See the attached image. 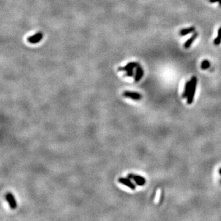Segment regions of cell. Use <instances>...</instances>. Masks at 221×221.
<instances>
[{
    "mask_svg": "<svg viewBox=\"0 0 221 221\" xmlns=\"http://www.w3.org/2000/svg\"><path fill=\"white\" fill-rule=\"evenodd\" d=\"M197 85V78L195 76H193L190 79V91L188 93V95L187 97V102L188 104H192L194 102V96H195V93L196 88Z\"/></svg>",
    "mask_w": 221,
    "mask_h": 221,
    "instance_id": "cell-1",
    "label": "cell"
},
{
    "mask_svg": "<svg viewBox=\"0 0 221 221\" xmlns=\"http://www.w3.org/2000/svg\"><path fill=\"white\" fill-rule=\"evenodd\" d=\"M138 65V63L136 62H131L127 64L124 67H120L118 70L119 71H126V76L128 77H131L133 76V69L136 68Z\"/></svg>",
    "mask_w": 221,
    "mask_h": 221,
    "instance_id": "cell-2",
    "label": "cell"
},
{
    "mask_svg": "<svg viewBox=\"0 0 221 221\" xmlns=\"http://www.w3.org/2000/svg\"><path fill=\"white\" fill-rule=\"evenodd\" d=\"M5 199L11 209H16L17 208V203L16 199L15 198L14 194L10 192H7L5 195Z\"/></svg>",
    "mask_w": 221,
    "mask_h": 221,
    "instance_id": "cell-3",
    "label": "cell"
},
{
    "mask_svg": "<svg viewBox=\"0 0 221 221\" xmlns=\"http://www.w3.org/2000/svg\"><path fill=\"white\" fill-rule=\"evenodd\" d=\"M127 177L130 178L131 180L134 181L136 184H137L139 186H144L146 183V179L144 178L143 176H140V175L135 174H133V173H129V174L127 175Z\"/></svg>",
    "mask_w": 221,
    "mask_h": 221,
    "instance_id": "cell-4",
    "label": "cell"
},
{
    "mask_svg": "<svg viewBox=\"0 0 221 221\" xmlns=\"http://www.w3.org/2000/svg\"><path fill=\"white\" fill-rule=\"evenodd\" d=\"M118 182L121 184L124 185V186L128 187L131 190H135L136 188V186L135 184L133 183L130 178H124V177H120L118 179Z\"/></svg>",
    "mask_w": 221,
    "mask_h": 221,
    "instance_id": "cell-5",
    "label": "cell"
},
{
    "mask_svg": "<svg viewBox=\"0 0 221 221\" xmlns=\"http://www.w3.org/2000/svg\"><path fill=\"white\" fill-rule=\"evenodd\" d=\"M123 96L126 98H129L135 101H139L141 100L142 96L140 93L136 92H131V91H125L123 93Z\"/></svg>",
    "mask_w": 221,
    "mask_h": 221,
    "instance_id": "cell-6",
    "label": "cell"
},
{
    "mask_svg": "<svg viewBox=\"0 0 221 221\" xmlns=\"http://www.w3.org/2000/svg\"><path fill=\"white\" fill-rule=\"evenodd\" d=\"M43 33H41V32H39V33H36V35L28 38V41L31 44H36L41 41V40L42 39V38H43Z\"/></svg>",
    "mask_w": 221,
    "mask_h": 221,
    "instance_id": "cell-7",
    "label": "cell"
},
{
    "mask_svg": "<svg viewBox=\"0 0 221 221\" xmlns=\"http://www.w3.org/2000/svg\"><path fill=\"white\" fill-rule=\"evenodd\" d=\"M144 75V71L142 70L140 65L138 64V65L136 67V74H135V81L136 82H138L141 80V79L142 77V76Z\"/></svg>",
    "mask_w": 221,
    "mask_h": 221,
    "instance_id": "cell-8",
    "label": "cell"
},
{
    "mask_svg": "<svg viewBox=\"0 0 221 221\" xmlns=\"http://www.w3.org/2000/svg\"><path fill=\"white\" fill-rule=\"evenodd\" d=\"M197 36H198V33H194V35H192V36L187 40V41H186V42H185L184 45L185 48L186 49L189 48V47L191 46L192 43H194V41H195V39L197 38Z\"/></svg>",
    "mask_w": 221,
    "mask_h": 221,
    "instance_id": "cell-9",
    "label": "cell"
},
{
    "mask_svg": "<svg viewBox=\"0 0 221 221\" xmlns=\"http://www.w3.org/2000/svg\"><path fill=\"white\" fill-rule=\"evenodd\" d=\"M195 28L192 26V27H189L187 28H184V29H182L180 31L179 35L180 36H186L187 35H188V34L193 33V32L195 31Z\"/></svg>",
    "mask_w": 221,
    "mask_h": 221,
    "instance_id": "cell-10",
    "label": "cell"
},
{
    "mask_svg": "<svg viewBox=\"0 0 221 221\" xmlns=\"http://www.w3.org/2000/svg\"><path fill=\"white\" fill-rule=\"evenodd\" d=\"M190 81L187 82L186 83V85H185L184 90L183 93H182V98H187L188 95V93H189L190 91Z\"/></svg>",
    "mask_w": 221,
    "mask_h": 221,
    "instance_id": "cell-11",
    "label": "cell"
},
{
    "mask_svg": "<svg viewBox=\"0 0 221 221\" xmlns=\"http://www.w3.org/2000/svg\"><path fill=\"white\" fill-rule=\"evenodd\" d=\"M210 67V63L208 60H204L201 63V68L202 70H207Z\"/></svg>",
    "mask_w": 221,
    "mask_h": 221,
    "instance_id": "cell-12",
    "label": "cell"
},
{
    "mask_svg": "<svg viewBox=\"0 0 221 221\" xmlns=\"http://www.w3.org/2000/svg\"><path fill=\"white\" fill-rule=\"evenodd\" d=\"M221 43V37L218 36L215 38L214 40V44L216 45H219Z\"/></svg>",
    "mask_w": 221,
    "mask_h": 221,
    "instance_id": "cell-13",
    "label": "cell"
},
{
    "mask_svg": "<svg viewBox=\"0 0 221 221\" xmlns=\"http://www.w3.org/2000/svg\"><path fill=\"white\" fill-rule=\"evenodd\" d=\"M218 36H219L221 37V27L219 28V29L218 30Z\"/></svg>",
    "mask_w": 221,
    "mask_h": 221,
    "instance_id": "cell-14",
    "label": "cell"
},
{
    "mask_svg": "<svg viewBox=\"0 0 221 221\" xmlns=\"http://www.w3.org/2000/svg\"><path fill=\"white\" fill-rule=\"evenodd\" d=\"M219 0H209V2L210 3H216V2H219Z\"/></svg>",
    "mask_w": 221,
    "mask_h": 221,
    "instance_id": "cell-15",
    "label": "cell"
},
{
    "mask_svg": "<svg viewBox=\"0 0 221 221\" xmlns=\"http://www.w3.org/2000/svg\"><path fill=\"white\" fill-rule=\"evenodd\" d=\"M219 174L221 176V168H220L219 170Z\"/></svg>",
    "mask_w": 221,
    "mask_h": 221,
    "instance_id": "cell-16",
    "label": "cell"
},
{
    "mask_svg": "<svg viewBox=\"0 0 221 221\" xmlns=\"http://www.w3.org/2000/svg\"><path fill=\"white\" fill-rule=\"evenodd\" d=\"M219 5L221 6V0H219Z\"/></svg>",
    "mask_w": 221,
    "mask_h": 221,
    "instance_id": "cell-17",
    "label": "cell"
},
{
    "mask_svg": "<svg viewBox=\"0 0 221 221\" xmlns=\"http://www.w3.org/2000/svg\"><path fill=\"white\" fill-rule=\"evenodd\" d=\"M220 182H221V181H220Z\"/></svg>",
    "mask_w": 221,
    "mask_h": 221,
    "instance_id": "cell-18",
    "label": "cell"
}]
</instances>
